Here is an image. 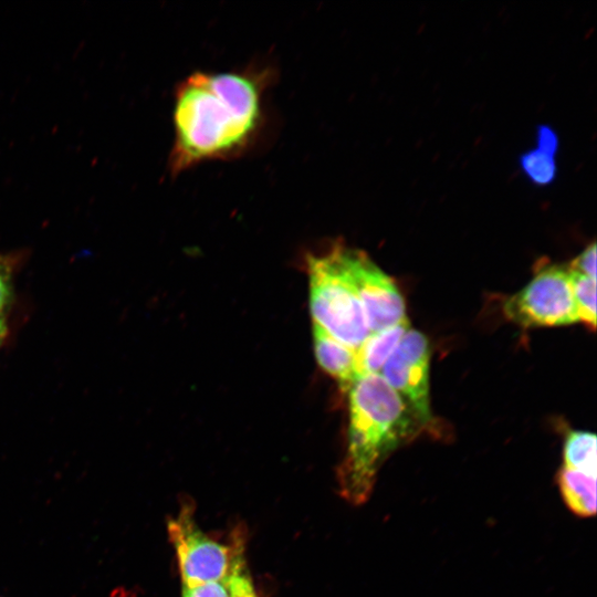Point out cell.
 Segmentation results:
<instances>
[{"label":"cell","instance_id":"277c9868","mask_svg":"<svg viewBox=\"0 0 597 597\" xmlns=\"http://www.w3.org/2000/svg\"><path fill=\"white\" fill-rule=\"evenodd\" d=\"M175 547L182 586L223 579L244 567L241 546L222 544L205 533L191 512L182 509L167 525Z\"/></svg>","mask_w":597,"mask_h":597},{"label":"cell","instance_id":"30bf717a","mask_svg":"<svg viewBox=\"0 0 597 597\" xmlns=\"http://www.w3.org/2000/svg\"><path fill=\"white\" fill-rule=\"evenodd\" d=\"M596 478L564 467L558 470L556 482L563 502L572 513L579 517H590L596 514Z\"/></svg>","mask_w":597,"mask_h":597},{"label":"cell","instance_id":"7c38bea8","mask_svg":"<svg viewBox=\"0 0 597 597\" xmlns=\"http://www.w3.org/2000/svg\"><path fill=\"white\" fill-rule=\"evenodd\" d=\"M556 155L532 148L520 156V167L528 180L536 186L551 185L557 175Z\"/></svg>","mask_w":597,"mask_h":597},{"label":"cell","instance_id":"3957f363","mask_svg":"<svg viewBox=\"0 0 597 597\" xmlns=\"http://www.w3.org/2000/svg\"><path fill=\"white\" fill-rule=\"evenodd\" d=\"M310 307L314 325L356 350L370 335L358 296L346 276L335 249L306 256Z\"/></svg>","mask_w":597,"mask_h":597},{"label":"cell","instance_id":"d6986e66","mask_svg":"<svg viewBox=\"0 0 597 597\" xmlns=\"http://www.w3.org/2000/svg\"><path fill=\"white\" fill-rule=\"evenodd\" d=\"M8 334V325L4 316H0V347Z\"/></svg>","mask_w":597,"mask_h":597},{"label":"cell","instance_id":"8992f818","mask_svg":"<svg viewBox=\"0 0 597 597\" xmlns=\"http://www.w3.org/2000/svg\"><path fill=\"white\" fill-rule=\"evenodd\" d=\"M335 249L362 304L370 333L407 318L405 302L396 284L365 252L342 243H335Z\"/></svg>","mask_w":597,"mask_h":597},{"label":"cell","instance_id":"5bb4252c","mask_svg":"<svg viewBox=\"0 0 597 597\" xmlns=\"http://www.w3.org/2000/svg\"><path fill=\"white\" fill-rule=\"evenodd\" d=\"M243 568L245 566L220 580L196 586H182V597H232L235 577Z\"/></svg>","mask_w":597,"mask_h":597},{"label":"cell","instance_id":"ac0fdd59","mask_svg":"<svg viewBox=\"0 0 597 597\" xmlns=\"http://www.w3.org/2000/svg\"><path fill=\"white\" fill-rule=\"evenodd\" d=\"M232 597H256L247 567L238 573Z\"/></svg>","mask_w":597,"mask_h":597},{"label":"cell","instance_id":"e0dca14e","mask_svg":"<svg viewBox=\"0 0 597 597\" xmlns=\"http://www.w3.org/2000/svg\"><path fill=\"white\" fill-rule=\"evenodd\" d=\"M536 147L556 155L559 147V138L556 132L548 125H538L536 128Z\"/></svg>","mask_w":597,"mask_h":597},{"label":"cell","instance_id":"2e32d148","mask_svg":"<svg viewBox=\"0 0 597 597\" xmlns=\"http://www.w3.org/2000/svg\"><path fill=\"white\" fill-rule=\"evenodd\" d=\"M568 269L586 276L596 279V243H590L568 265Z\"/></svg>","mask_w":597,"mask_h":597},{"label":"cell","instance_id":"5b68a950","mask_svg":"<svg viewBox=\"0 0 597 597\" xmlns=\"http://www.w3.org/2000/svg\"><path fill=\"white\" fill-rule=\"evenodd\" d=\"M505 316L523 327L563 326L579 322L568 266H543L504 305Z\"/></svg>","mask_w":597,"mask_h":597},{"label":"cell","instance_id":"7a4b0ae2","mask_svg":"<svg viewBox=\"0 0 597 597\" xmlns=\"http://www.w3.org/2000/svg\"><path fill=\"white\" fill-rule=\"evenodd\" d=\"M347 450L341 492L354 504L366 502L380 464L411 433L410 411L380 374L357 378L348 388Z\"/></svg>","mask_w":597,"mask_h":597},{"label":"cell","instance_id":"52a82bcc","mask_svg":"<svg viewBox=\"0 0 597 597\" xmlns=\"http://www.w3.org/2000/svg\"><path fill=\"white\" fill-rule=\"evenodd\" d=\"M429 358L427 337L421 332L410 328L379 373L416 419L425 425L431 419Z\"/></svg>","mask_w":597,"mask_h":597},{"label":"cell","instance_id":"6da1fadb","mask_svg":"<svg viewBox=\"0 0 597 597\" xmlns=\"http://www.w3.org/2000/svg\"><path fill=\"white\" fill-rule=\"evenodd\" d=\"M276 80L269 62L230 71H193L174 91L170 176L210 161L241 158L269 126L268 93Z\"/></svg>","mask_w":597,"mask_h":597},{"label":"cell","instance_id":"4fadbf2b","mask_svg":"<svg viewBox=\"0 0 597 597\" xmlns=\"http://www.w3.org/2000/svg\"><path fill=\"white\" fill-rule=\"evenodd\" d=\"M569 270V269H568ZM574 302L579 322L596 326V279L569 270Z\"/></svg>","mask_w":597,"mask_h":597},{"label":"cell","instance_id":"ba28073f","mask_svg":"<svg viewBox=\"0 0 597 597\" xmlns=\"http://www.w3.org/2000/svg\"><path fill=\"white\" fill-rule=\"evenodd\" d=\"M409 329V321L405 318L383 331L370 333L355 350L357 378L370 374H379L391 353Z\"/></svg>","mask_w":597,"mask_h":597},{"label":"cell","instance_id":"9c48e42d","mask_svg":"<svg viewBox=\"0 0 597 597\" xmlns=\"http://www.w3.org/2000/svg\"><path fill=\"white\" fill-rule=\"evenodd\" d=\"M314 349L318 365L343 387L357 379L355 350L339 343L314 325Z\"/></svg>","mask_w":597,"mask_h":597},{"label":"cell","instance_id":"8fae6325","mask_svg":"<svg viewBox=\"0 0 597 597\" xmlns=\"http://www.w3.org/2000/svg\"><path fill=\"white\" fill-rule=\"evenodd\" d=\"M597 439L588 431L573 430L564 441V468L597 476Z\"/></svg>","mask_w":597,"mask_h":597},{"label":"cell","instance_id":"9a60e30c","mask_svg":"<svg viewBox=\"0 0 597 597\" xmlns=\"http://www.w3.org/2000/svg\"><path fill=\"white\" fill-rule=\"evenodd\" d=\"M12 255L0 254V316H4V311L12 301Z\"/></svg>","mask_w":597,"mask_h":597}]
</instances>
